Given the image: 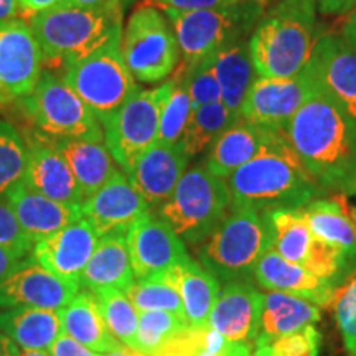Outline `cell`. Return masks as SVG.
Here are the masks:
<instances>
[{
    "mask_svg": "<svg viewBox=\"0 0 356 356\" xmlns=\"http://www.w3.org/2000/svg\"><path fill=\"white\" fill-rule=\"evenodd\" d=\"M322 188L346 190L356 177V119L315 84L284 129Z\"/></svg>",
    "mask_w": 356,
    "mask_h": 356,
    "instance_id": "6da1fadb",
    "label": "cell"
},
{
    "mask_svg": "<svg viewBox=\"0 0 356 356\" xmlns=\"http://www.w3.org/2000/svg\"><path fill=\"white\" fill-rule=\"evenodd\" d=\"M226 184L231 191V210L259 213L282 208L299 210L323 191L284 131L274 132L259 152L239 167Z\"/></svg>",
    "mask_w": 356,
    "mask_h": 356,
    "instance_id": "7a4b0ae2",
    "label": "cell"
},
{
    "mask_svg": "<svg viewBox=\"0 0 356 356\" xmlns=\"http://www.w3.org/2000/svg\"><path fill=\"white\" fill-rule=\"evenodd\" d=\"M317 0H280L249 38L257 78L289 79L302 73L314 50Z\"/></svg>",
    "mask_w": 356,
    "mask_h": 356,
    "instance_id": "3957f363",
    "label": "cell"
},
{
    "mask_svg": "<svg viewBox=\"0 0 356 356\" xmlns=\"http://www.w3.org/2000/svg\"><path fill=\"white\" fill-rule=\"evenodd\" d=\"M122 0L97 7H53L30 17L43 53V63L70 66L95 53L115 35L122 33Z\"/></svg>",
    "mask_w": 356,
    "mask_h": 356,
    "instance_id": "277c9868",
    "label": "cell"
},
{
    "mask_svg": "<svg viewBox=\"0 0 356 356\" xmlns=\"http://www.w3.org/2000/svg\"><path fill=\"white\" fill-rule=\"evenodd\" d=\"M231 210L226 180L198 165L180 178L173 193L159 207V216L186 244L197 246L210 238Z\"/></svg>",
    "mask_w": 356,
    "mask_h": 356,
    "instance_id": "5b68a950",
    "label": "cell"
},
{
    "mask_svg": "<svg viewBox=\"0 0 356 356\" xmlns=\"http://www.w3.org/2000/svg\"><path fill=\"white\" fill-rule=\"evenodd\" d=\"M269 248L270 229L266 213L231 210L210 238L200 246V264L222 282L249 280Z\"/></svg>",
    "mask_w": 356,
    "mask_h": 356,
    "instance_id": "8992f818",
    "label": "cell"
},
{
    "mask_svg": "<svg viewBox=\"0 0 356 356\" xmlns=\"http://www.w3.org/2000/svg\"><path fill=\"white\" fill-rule=\"evenodd\" d=\"M177 35L186 70L202 63L254 30L262 8L257 0L225 8L178 10L162 6Z\"/></svg>",
    "mask_w": 356,
    "mask_h": 356,
    "instance_id": "52a82bcc",
    "label": "cell"
},
{
    "mask_svg": "<svg viewBox=\"0 0 356 356\" xmlns=\"http://www.w3.org/2000/svg\"><path fill=\"white\" fill-rule=\"evenodd\" d=\"M65 81L104 126L139 91L122 55V33L95 53L66 66Z\"/></svg>",
    "mask_w": 356,
    "mask_h": 356,
    "instance_id": "ba28073f",
    "label": "cell"
},
{
    "mask_svg": "<svg viewBox=\"0 0 356 356\" xmlns=\"http://www.w3.org/2000/svg\"><path fill=\"white\" fill-rule=\"evenodd\" d=\"M40 132L53 139L104 140L101 122L65 78L43 71L33 91L20 101Z\"/></svg>",
    "mask_w": 356,
    "mask_h": 356,
    "instance_id": "9c48e42d",
    "label": "cell"
},
{
    "mask_svg": "<svg viewBox=\"0 0 356 356\" xmlns=\"http://www.w3.org/2000/svg\"><path fill=\"white\" fill-rule=\"evenodd\" d=\"M122 55L132 76L142 83H160L173 73L180 47L159 8L142 6L132 12L122 30Z\"/></svg>",
    "mask_w": 356,
    "mask_h": 356,
    "instance_id": "30bf717a",
    "label": "cell"
},
{
    "mask_svg": "<svg viewBox=\"0 0 356 356\" xmlns=\"http://www.w3.org/2000/svg\"><path fill=\"white\" fill-rule=\"evenodd\" d=\"M170 92V81L155 89H139L104 124V144L119 167L132 172L137 160L159 139L162 108Z\"/></svg>",
    "mask_w": 356,
    "mask_h": 356,
    "instance_id": "8fae6325",
    "label": "cell"
},
{
    "mask_svg": "<svg viewBox=\"0 0 356 356\" xmlns=\"http://www.w3.org/2000/svg\"><path fill=\"white\" fill-rule=\"evenodd\" d=\"M266 215L273 249L284 259L327 280H335L340 275L348 257L312 233L300 210L282 208Z\"/></svg>",
    "mask_w": 356,
    "mask_h": 356,
    "instance_id": "7c38bea8",
    "label": "cell"
},
{
    "mask_svg": "<svg viewBox=\"0 0 356 356\" xmlns=\"http://www.w3.org/2000/svg\"><path fill=\"white\" fill-rule=\"evenodd\" d=\"M43 73V53L32 26L0 20V104L22 101Z\"/></svg>",
    "mask_w": 356,
    "mask_h": 356,
    "instance_id": "4fadbf2b",
    "label": "cell"
},
{
    "mask_svg": "<svg viewBox=\"0 0 356 356\" xmlns=\"http://www.w3.org/2000/svg\"><path fill=\"white\" fill-rule=\"evenodd\" d=\"M314 89L315 81L307 68L289 79L257 78L243 102L241 119L267 131H284Z\"/></svg>",
    "mask_w": 356,
    "mask_h": 356,
    "instance_id": "5bb4252c",
    "label": "cell"
},
{
    "mask_svg": "<svg viewBox=\"0 0 356 356\" xmlns=\"http://www.w3.org/2000/svg\"><path fill=\"white\" fill-rule=\"evenodd\" d=\"M136 280H157L188 257L185 243L159 215L145 213L126 233Z\"/></svg>",
    "mask_w": 356,
    "mask_h": 356,
    "instance_id": "9a60e30c",
    "label": "cell"
},
{
    "mask_svg": "<svg viewBox=\"0 0 356 356\" xmlns=\"http://www.w3.org/2000/svg\"><path fill=\"white\" fill-rule=\"evenodd\" d=\"M317 86L356 119V50L341 35H323L305 66Z\"/></svg>",
    "mask_w": 356,
    "mask_h": 356,
    "instance_id": "2e32d148",
    "label": "cell"
},
{
    "mask_svg": "<svg viewBox=\"0 0 356 356\" xmlns=\"http://www.w3.org/2000/svg\"><path fill=\"white\" fill-rule=\"evenodd\" d=\"M83 216L91 222L99 238L114 233H127L132 222L150 211L149 203L122 172L96 190L81 204Z\"/></svg>",
    "mask_w": 356,
    "mask_h": 356,
    "instance_id": "e0dca14e",
    "label": "cell"
},
{
    "mask_svg": "<svg viewBox=\"0 0 356 356\" xmlns=\"http://www.w3.org/2000/svg\"><path fill=\"white\" fill-rule=\"evenodd\" d=\"M99 234L86 218H79L63 229L35 243L32 259L58 277L78 280L99 244Z\"/></svg>",
    "mask_w": 356,
    "mask_h": 356,
    "instance_id": "ac0fdd59",
    "label": "cell"
},
{
    "mask_svg": "<svg viewBox=\"0 0 356 356\" xmlns=\"http://www.w3.org/2000/svg\"><path fill=\"white\" fill-rule=\"evenodd\" d=\"M78 280L58 277L30 259L0 282V309L38 307L60 310L79 292Z\"/></svg>",
    "mask_w": 356,
    "mask_h": 356,
    "instance_id": "d6986e66",
    "label": "cell"
},
{
    "mask_svg": "<svg viewBox=\"0 0 356 356\" xmlns=\"http://www.w3.org/2000/svg\"><path fill=\"white\" fill-rule=\"evenodd\" d=\"M264 293L249 280L228 282L210 315V328L229 343L254 346L259 335Z\"/></svg>",
    "mask_w": 356,
    "mask_h": 356,
    "instance_id": "ffe728a7",
    "label": "cell"
},
{
    "mask_svg": "<svg viewBox=\"0 0 356 356\" xmlns=\"http://www.w3.org/2000/svg\"><path fill=\"white\" fill-rule=\"evenodd\" d=\"M24 181L29 188L63 203L83 204L84 197L63 155L42 132L33 134L26 144Z\"/></svg>",
    "mask_w": 356,
    "mask_h": 356,
    "instance_id": "44dd1931",
    "label": "cell"
},
{
    "mask_svg": "<svg viewBox=\"0 0 356 356\" xmlns=\"http://www.w3.org/2000/svg\"><path fill=\"white\" fill-rule=\"evenodd\" d=\"M190 155L181 142L178 144H155L137 160L129 173V180L145 198L150 208H159L173 193L184 177Z\"/></svg>",
    "mask_w": 356,
    "mask_h": 356,
    "instance_id": "7402d4cb",
    "label": "cell"
},
{
    "mask_svg": "<svg viewBox=\"0 0 356 356\" xmlns=\"http://www.w3.org/2000/svg\"><path fill=\"white\" fill-rule=\"evenodd\" d=\"M252 279L266 291L300 297L317 307L332 304L337 293L333 280L310 274L304 267L284 259L273 248L267 249L257 261L252 270Z\"/></svg>",
    "mask_w": 356,
    "mask_h": 356,
    "instance_id": "603a6c76",
    "label": "cell"
},
{
    "mask_svg": "<svg viewBox=\"0 0 356 356\" xmlns=\"http://www.w3.org/2000/svg\"><path fill=\"white\" fill-rule=\"evenodd\" d=\"M157 280L168 284L180 293L188 328L191 330L210 328L211 310L221 292L220 280L215 275L208 273L200 262L188 256L186 259L170 267Z\"/></svg>",
    "mask_w": 356,
    "mask_h": 356,
    "instance_id": "cb8c5ba5",
    "label": "cell"
},
{
    "mask_svg": "<svg viewBox=\"0 0 356 356\" xmlns=\"http://www.w3.org/2000/svg\"><path fill=\"white\" fill-rule=\"evenodd\" d=\"M7 198L22 229L33 243H38L40 239L83 218V208L79 203H63L44 197L29 188L24 180L8 191Z\"/></svg>",
    "mask_w": 356,
    "mask_h": 356,
    "instance_id": "d4e9b609",
    "label": "cell"
},
{
    "mask_svg": "<svg viewBox=\"0 0 356 356\" xmlns=\"http://www.w3.org/2000/svg\"><path fill=\"white\" fill-rule=\"evenodd\" d=\"M136 277L126 233H114L99 239L96 251L79 277V286L92 293L104 291L126 292Z\"/></svg>",
    "mask_w": 356,
    "mask_h": 356,
    "instance_id": "484cf974",
    "label": "cell"
},
{
    "mask_svg": "<svg viewBox=\"0 0 356 356\" xmlns=\"http://www.w3.org/2000/svg\"><path fill=\"white\" fill-rule=\"evenodd\" d=\"M273 134L274 131L239 119L213 142L203 165L215 177L228 180L239 167L259 152Z\"/></svg>",
    "mask_w": 356,
    "mask_h": 356,
    "instance_id": "4316f807",
    "label": "cell"
},
{
    "mask_svg": "<svg viewBox=\"0 0 356 356\" xmlns=\"http://www.w3.org/2000/svg\"><path fill=\"white\" fill-rule=\"evenodd\" d=\"M48 139L68 162L71 172L83 191L84 200L91 197L115 172H119L115 160L102 142L53 139V137H48Z\"/></svg>",
    "mask_w": 356,
    "mask_h": 356,
    "instance_id": "83f0119b",
    "label": "cell"
},
{
    "mask_svg": "<svg viewBox=\"0 0 356 356\" xmlns=\"http://www.w3.org/2000/svg\"><path fill=\"white\" fill-rule=\"evenodd\" d=\"M63 332L58 310L38 307H15L0 312V333L22 350L50 351Z\"/></svg>",
    "mask_w": 356,
    "mask_h": 356,
    "instance_id": "f1b7e54d",
    "label": "cell"
},
{
    "mask_svg": "<svg viewBox=\"0 0 356 356\" xmlns=\"http://www.w3.org/2000/svg\"><path fill=\"white\" fill-rule=\"evenodd\" d=\"M213 70L220 84L221 102L234 115L241 118L243 102L257 79L249 40H238L213 55Z\"/></svg>",
    "mask_w": 356,
    "mask_h": 356,
    "instance_id": "f546056e",
    "label": "cell"
},
{
    "mask_svg": "<svg viewBox=\"0 0 356 356\" xmlns=\"http://www.w3.org/2000/svg\"><path fill=\"white\" fill-rule=\"evenodd\" d=\"M63 333L97 353H109L121 345L106 327L99 307L91 292H78L76 297L63 309L58 310Z\"/></svg>",
    "mask_w": 356,
    "mask_h": 356,
    "instance_id": "4dcf8cb0",
    "label": "cell"
},
{
    "mask_svg": "<svg viewBox=\"0 0 356 356\" xmlns=\"http://www.w3.org/2000/svg\"><path fill=\"white\" fill-rule=\"evenodd\" d=\"M317 322H320V309L315 304L289 293L269 291L264 293L262 300L261 327L256 343H264L287 333L302 330Z\"/></svg>",
    "mask_w": 356,
    "mask_h": 356,
    "instance_id": "1f68e13d",
    "label": "cell"
},
{
    "mask_svg": "<svg viewBox=\"0 0 356 356\" xmlns=\"http://www.w3.org/2000/svg\"><path fill=\"white\" fill-rule=\"evenodd\" d=\"M312 233L340 249L350 259L356 257V229L345 208L338 200L315 198L299 208Z\"/></svg>",
    "mask_w": 356,
    "mask_h": 356,
    "instance_id": "d6a6232c",
    "label": "cell"
},
{
    "mask_svg": "<svg viewBox=\"0 0 356 356\" xmlns=\"http://www.w3.org/2000/svg\"><path fill=\"white\" fill-rule=\"evenodd\" d=\"M239 119L241 118L228 111L221 101L200 106V108L191 111L188 124H186L180 140L181 145L185 147L186 154L191 159L193 155L210 149L213 142Z\"/></svg>",
    "mask_w": 356,
    "mask_h": 356,
    "instance_id": "836d02e7",
    "label": "cell"
},
{
    "mask_svg": "<svg viewBox=\"0 0 356 356\" xmlns=\"http://www.w3.org/2000/svg\"><path fill=\"white\" fill-rule=\"evenodd\" d=\"M186 330V320L170 312H139L137 345L134 351L142 356H160Z\"/></svg>",
    "mask_w": 356,
    "mask_h": 356,
    "instance_id": "e575fe53",
    "label": "cell"
},
{
    "mask_svg": "<svg viewBox=\"0 0 356 356\" xmlns=\"http://www.w3.org/2000/svg\"><path fill=\"white\" fill-rule=\"evenodd\" d=\"M92 296H95L96 304L99 307V312L111 335L121 345L136 350L139 312H137L132 302L129 300L126 292L104 291L92 293Z\"/></svg>",
    "mask_w": 356,
    "mask_h": 356,
    "instance_id": "d590c367",
    "label": "cell"
},
{
    "mask_svg": "<svg viewBox=\"0 0 356 356\" xmlns=\"http://www.w3.org/2000/svg\"><path fill=\"white\" fill-rule=\"evenodd\" d=\"M191 101L184 68L170 79V92L162 108L159 126L160 144H178L191 115Z\"/></svg>",
    "mask_w": 356,
    "mask_h": 356,
    "instance_id": "8d00e7d4",
    "label": "cell"
},
{
    "mask_svg": "<svg viewBox=\"0 0 356 356\" xmlns=\"http://www.w3.org/2000/svg\"><path fill=\"white\" fill-rule=\"evenodd\" d=\"M26 144L10 122L0 118V195H7L24 180Z\"/></svg>",
    "mask_w": 356,
    "mask_h": 356,
    "instance_id": "74e56055",
    "label": "cell"
},
{
    "mask_svg": "<svg viewBox=\"0 0 356 356\" xmlns=\"http://www.w3.org/2000/svg\"><path fill=\"white\" fill-rule=\"evenodd\" d=\"M126 296L137 312L162 310L185 318L180 293L168 284L159 280H134L126 291Z\"/></svg>",
    "mask_w": 356,
    "mask_h": 356,
    "instance_id": "f35d334b",
    "label": "cell"
},
{
    "mask_svg": "<svg viewBox=\"0 0 356 356\" xmlns=\"http://www.w3.org/2000/svg\"><path fill=\"white\" fill-rule=\"evenodd\" d=\"M322 335L315 325L302 328V330L287 333L274 340L256 343L254 346L264 350L266 356H318Z\"/></svg>",
    "mask_w": 356,
    "mask_h": 356,
    "instance_id": "ab89813d",
    "label": "cell"
},
{
    "mask_svg": "<svg viewBox=\"0 0 356 356\" xmlns=\"http://www.w3.org/2000/svg\"><path fill=\"white\" fill-rule=\"evenodd\" d=\"M184 73L186 86H188L191 109L221 101L220 84H218L215 70H213V56L207 58L193 68H184Z\"/></svg>",
    "mask_w": 356,
    "mask_h": 356,
    "instance_id": "60d3db41",
    "label": "cell"
},
{
    "mask_svg": "<svg viewBox=\"0 0 356 356\" xmlns=\"http://www.w3.org/2000/svg\"><path fill=\"white\" fill-rule=\"evenodd\" d=\"M332 304L345 348L350 356H356V275L337 291Z\"/></svg>",
    "mask_w": 356,
    "mask_h": 356,
    "instance_id": "b9f144b4",
    "label": "cell"
},
{
    "mask_svg": "<svg viewBox=\"0 0 356 356\" xmlns=\"http://www.w3.org/2000/svg\"><path fill=\"white\" fill-rule=\"evenodd\" d=\"M0 246L32 254L35 243L22 229L7 195H0Z\"/></svg>",
    "mask_w": 356,
    "mask_h": 356,
    "instance_id": "7bdbcfd3",
    "label": "cell"
},
{
    "mask_svg": "<svg viewBox=\"0 0 356 356\" xmlns=\"http://www.w3.org/2000/svg\"><path fill=\"white\" fill-rule=\"evenodd\" d=\"M165 7L178 8V10H208V8H225L239 6L249 0H155Z\"/></svg>",
    "mask_w": 356,
    "mask_h": 356,
    "instance_id": "ee69618b",
    "label": "cell"
},
{
    "mask_svg": "<svg viewBox=\"0 0 356 356\" xmlns=\"http://www.w3.org/2000/svg\"><path fill=\"white\" fill-rule=\"evenodd\" d=\"M51 356H101L97 351L88 348L83 343L71 338L70 335L61 332L60 337L56 338L55 343L50 348Z\"/></svg>",
    "mask_w": 356,
    "mask_h": 356,
    "instance_id": "f6af8a7d",
    "label": "cell"
},
{
    "mask_svg": "<svg viewBox=\"0 0 356 356\" xmlns=\"http://www.w3.org/2000/svg\"><path fill=\"white\" fill-rule=\"evenodd\" d=\"M30 262V254L6 246H0V282Z\"/></svg>",
    "mask_w": 356,
    "mask_h": 356,
    "instance_id": "bcb514c9",
    "label": "cell"
},
{
    "mask_svg": "<svg viewBox=\"0 0 356 356\" xmlns=\"http://www.w3.org/2000/svg\"><path fill=\"white\" fill-rule=\"evenodd\" d=\"M317 7L325 15H343L355 10L356 0H317Z\"/></svg>",
    "mask_w": 356,
    "mask_h": 356,
    "instance_id": "7dc6e473",
    "label": "cell"
},
{
    "mask_svg": "<svg viewBox=\"0 0 356 356\" xmlns=\"http://www.w3.org/2000/svg\"><path fill=\"white\" fill-rule=\"evenodd\" d=\"M22 12L29 13L30 17L35 15V13L50 10L53 7L61 6L65 3V0H19Z\"/></svg>",
    "mask_w": 356,
    "mask_h": 356,
    "instance_id": "c3c4849f",
    "label": "cell"
},
{
    "mask_svg": "<svg viewBox=\"0 0 356 356\" xmlns=\"http://www.w3.org/2000/svg\"><path fill=\"white\" fill-rule=\"evenodd\" d=\"M20 12L19 0H0V20L17 19Z\"/></svg>",
    "mask_w": 356,
    "mask_h": 356,
    "instance_id": "681fc988",
    "label": "cell"
},
{
    "mask_svg": "<svg viewBox=\"0 0 356 356\" xmlns=\"http://www.w3.org/2000/svg\"><path fill=\"white\" fill-rule=\"evenodd\" d=\"M341 37H343L356 50V8L353 12H350L348 19L345 20L343 30H341Z\"/></svg>",
    "mask_w": 356,
    "mask_h": 356,
    "instance_id": "f907efd6",
    "label": "cell"
},
{
    "mask_svg": "<svg viewBox=\"0 0 356 356\" xmlns=\"http://www.w3.org/2000/svg\"><path fill=\"white\" fill-rule=\"evenodd\" d=\"M254 346L249 345H239V343H228L226 350L222 353L216 355V356H251ZM191 356H207V355H200V353H191Z\"/></svg>",
    "mask_w": 356,
    "mask_h": 356,
    "instance_id": "816d5d0a",
    "label": "cell"
},
{
    "mask_svg": "<svg viewBox=\"0 0 356 356\" xmlns=\"http://www.w3.org/2000/svg\"><path fill=\"white\" fill-rule=\"evenodd\" d=\"M20 350L10 338L0 333V356H19Z\"/></svg>",
    "mask_w": 356,
    "mask_h": 356,
    "instance_id": "f5cc1de1",
    "label": "cell"
},
{
    "mask_svg": "<svg viewBox=\"0 0 356 356\" xmlns=\"http://www.w3.org/2000/svg\"><path fill=\"white\" fill-rule=\"evenodd\" d=\"M106 2H111V0H65V3L74 7H97Z\"/></svg>",
    "mask_w": 356,
    "mask_h": 356,
    "instance_id": "db71d44e",
    "label": "cell"
},
{
    "mask_svg": "<svg viewBox=\"0 0 356 356\" xmlns=\"http://www.w3.org/2000/svg\"><path fill=\"white\" fill-rule=\"evenodd\" d=\"M104 356H137V353L127 346H121V348L109 351V353H104Z\"/></svg>",
    "mask_w": 356,
    "mask_h": 356,
    "instance_id": "11a10c76",
    "label": "cell"
},
{
    "mask_svg": "<svg viewBox=\"0 0 356 356\" xmlns=\"http://www.w3.org/2000/svg\"><path fill=\"white\" fill-rule=\"evenodd\" d=\"M19 356H51L44 350H22Z\"/></svg>",
    "mask_w": 356,
    "mask_h": 356,
    "instance_id": "9f6ffc18",
    "label": "cell"
},
{
    "mask_svg": "<svg viewBox=\"0 0 356 356\" xmlns=\"http://www.w3.org/2000/svg\"><path fill=\"white\" fill-rule=\"evenodd\" d=\"M348 215H350V218H351V221H353L355 229H356V208L350 207V208H348Z\"/></svg>",
    "mask_w": 356,
    "mask_h": 356,
    "instance_id": "6f0895ef",
    "label": "cell"
},
{
    "mask_svg": "<svg viewBox=\"0 0 356 356\" xmlns=\"http://www.w3.org/2000/svg\"><path fill=\"white\" fill-rule=\"evenodd\" d=\"M251 356H266V353H264V350L259 348V346H254V350H252Z\"/></svg>",
    "mask_w": 356,
    "mask_h": 356,
    "instance_id": "680465c9",
    "label": "cell"
},
{
    "mask_svg": "<svg viewBox=\"0 0 356 356\" xmlns=\"http://www.w3.org/2000/svg\"><path fill=\"white\" fill-rule=\"evenodd\" d=\"M346 191H348V193L356 195V177H355V180L351 181V185L348 186V188H346Z\"/></svg>",
    "mask_w": 356,
    "mask_h": 356,
    "instance_id": "91938a15",
    "label": "cell"
}]
</instances>
